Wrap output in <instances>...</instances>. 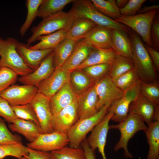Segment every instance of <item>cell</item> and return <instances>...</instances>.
<instances>
[{
    "label": "cell",
    "mask_w": 159,
    "mask_h": 159,
    "mask_svg": "<svg viewBox=\"0 0 159 159\" xmlns=\"http://www.w3.org/2000/svg\"><path fill=\"white\" fill-rule=\"evenodd\" d=\"M27 147L22 143L10 144L0 145V158L3 159L7 156H11L20 159L28 154Z\"/></svg>",
    "instance_id": "obj_36"
},
{
    "label": "cell",
    "mask_w": 159,
    "mask_h": 159,
    "mask_svg": "<svg viewBox=\"0 0 159 159\" xmlns=\"http://www.w3.org/2000/svg\"><path fill=\"white\" fill-rule=\"evenodd\" d=\"M112 29L96 25L85 35V39L93 47L112 48Z\"/></svg>",
    "instance_id": "obj_22"
},
{
    "label": "cell",
    "mask_w": 159,
    "mask_h": 159,
    "mask_svg": "<svg viewBox=\"0 0 159 159\" xmlns=\"http://www.w3.org/2000/svg\"><path fill=\"white\" fill-rule=\"evenodd\" d=\"M70 82L77 95L86 91L95 84V81L81 69H75L71 72Z\"/></svg>",
    "instance_id": "obj_29"
},
{
    "label": "cell",
    "mask_w": 159,
    "mask_h": 159,
    "mask_svg": "<svg viewBox=\"0 0 159 159\" xmlns=\"http://www.w3.org/2000/svg\"><path fill=\"white\" fill-rule=\"evenodd\" d=\"M140 80L124 92L122 96L112 103L107 111L112 114L111 120L119 123L127 116L129 106L140 94Z\"/></svg>",
    "instance_id": "obj_8"
},
{
    "label": "cell",
    "mask_w": 159,
    "mask_h": 159,
    "mask_svg": "<svg viewBox=\"0 0 159 159\" xmlns=\"http://www.w3.org/2000/svg\"><path fill=\"white\" fill-rule=\"evenodd\" d=\"M148 126L139 116L130 113L118 124L110 125L109 129L118 130L120 134L119 141L113 148L114 150L116 152L123 149L125 158H132V155L128 149V142L137 132L140 130L145 132Z\"/></svg>",
    "instance_id": "obj_4"
},
{
    "label": "cell",
    "mask_w": 159,
    "mask_h": 159,
    "mask_svg": "<svg viewBox=\"0 0 159 159\" xmlns=\"http://www.w3.org/2000/svg\"></svg>",
    "instance_id": "obj_53"
},
{
    "label": "cell",
    "mask_w": 159,
    "mask_h": 159,
    "mask_svg": "<svg viewBox=\"0 0 159 159\" xmlns=\"http://www.w3.org/2000/svg\"><path fill=\"white\" fill-rule=\"evenodd\" d=\"M75 19L74 16L72 12L62 10L42 19L38 25L31 29L32 35L27 41L26 46L29 47L40 36L60 30H68Z\"/></svg>",
    "instance_id": "obj_2"
},
{
    "label": "cell",
    "mask_w": 159,
    "mask_h": 159,
    "mask_svg": "<svg viewBox=\"0 0 159 159\" xmlns=\"http://www.w3.org/2000/svg\"><path fill=\"white\" fill-rule=\"evenodd\" d=\"M156 105L143 96L140 94L130 104L128 113L133 114L139 116L147 125L155 121V112Z\"/></svg>",
    "instance_id": "obj_18"
},
{
    "label": "cell",
    "mask_w": 159,
    "mask_h": 159,
    "mask_svg": "<svg viewBox=\"0 0 159 159\" xmlns=\"http://www.w3.org/2000/svg\"><path fill=\"white\" fill-rule=\"evenodd\" d=\"M94 85L77 95V112L80 120L90 117L99 111L97 108L98 97Z\"/></svg>",
    "instance_id": "obj_16"
},
{
    "label": "cell",
    "mask_w": 159,
    "mask_h": 159,
    "mask_svg": "<svg viewBox=\"0 0 159 159\" xmlns=\"http://www.w3.org/2000/svg\"><path fill=\"white\" fill-rule=\"evenodd\" d=\"M112 113L109 111L103 119L91 130V133L86 140L89 146L93 150L98 149L103 159H107L105 152L107 133L109 129V122Z\"/></svg>",
    "instance_id": "obj_14"
},
{
    "label": "cell",
    "mask_w": 159,
    "mask_h": 159,
    "mask_svg": "<svg viewBox=\"0 0 159 159\" xmlns=\"http://www.w3.org/2000/svg\"><path fill=\"white\" fill-rule=\"evenodd\" d=\"M70 73L61 67L55 69L49 77L39 84L38 93L50 99L65 83L70 81Z\"/></svg>",
    "instance_id": "obj_13"
},
{
    "label": "cell",
    "mask_w": 159,
    "mask_h": 159,
    "mask_svg": "<svg viewBox=\"0 0 159 159\" xmlns=\"http://www.w3.org/2000/svg\"><path fill=\"white\" fill-rule=\"evenodd\" d=\"M145 132L149 145L147 159H159V121L148 125Z\"/></svg>",
    "instance_id": "obj_30"
},
{
    "label": "cell",
    "mask_w": 159,
    "mask_h": 159,
    "mask_svg": "<svg viewBox=\"0 0 159 159\" xmlns=\"http://www.w3.org/2000/svg\"><path fill=\"white\" fill-rule=\"evenodd\" d=\"M18 79V75L10 69L0 68V93L15 83Z\"/></svg>",
    "instance_id": "obj_42"
},
{
    "label": "cell",
    "mask_w": 159,
    "mask_h": 159,
    "mask_svg": "<svg viewBox=\"0 0 159 159\" xmlns=\"http://www.w3.org/2000/svg\"><path fill=\"white\" fill-rule=\"evenodd\" d=\"M152 48L158 51L159 49V17L158 13L152 23L150 32Z\"/></svg>",
    "instance_id": "obj_45"
},
{
    "label": "cell",
    "mask_w": 159,
    "mask_h": 159,
    "mask_svg": "<svg viewBox=\"0 0 159 159\" xmlns=\"http://www.w3.org/2000/svg\"><path fill=\"white\" fill-rule=\"evenodd\" d=\"M10 130L22 135L32 143L44 132L40 126L33 122L17 118L9 125Z\"/></svg>",
    "instance_id": "obj_23"
},
{
    "label": "cell",
    "mask_w": 159,
    "mask_h": 159,
    "mask_svg": "<svg viewBox=\"0 0 159 159\" xmlns=\"http://www.w3.org/2000/svg\"><path fill=\"white\" fill-rule=\"evenodd\" d=\"M11 106L18 118L33 122L40 126L35 112L29 103L22 105Z\"/></svg>",
    "instance_id": "obj_39"
},
{
    "label": "cell",
    "mask_w": 159,
    "mask_h": 159,
    "mask_svg": "<svg viewBox=\"0 0 159 159\" xmlns=\"http://www.w3.org/2000/svg\"><path fill=\"white\" fill-rule=\"evenodd\" d=\"M128 1L127 0H116V3L117 7L120 9L124 8Z\"/></svg>",
    "instance_id": "obj_50"
},
{
    "label": "cell",
    "mask_w": 159,
    "mask_h": 159,
    "mask_svg": "<svg viewBox=\"0 0 159 159\" xmlns=\"http://www.w3.org/2000/svg\"><path fill=\"white\" fill-rule=\"evenodd\" d=\"M68 31L60 30L40 36L37 40L39 41V42L29 47L34 49H54L66 38Z\"/></svg>",
    "instance_id": "obj_27"
},
{
    "label": "cell",
    "mask_w": 159,
    "mask_h": 159,
    "mask_svg": "<svg viewBox=\"0 0 159 159\" xmlns=\"http://www.w3.org/2000/svg\"><path fill=\"white\" fill-rule=\"evenodd\" d=\"M140 94L156 105L159 104V85L158 82L147 83L140 80Z\"/></svg>",
    "instance_id": "obj_40"
},
{
    "label": "cell",
    "mask_w": 159,
    "mask_h": 159,
    "mask_svg": "<svg viewBox=\"0 0 159 159\" xmlns=\"http://www.w3.org/2000/svg\"><path fill=\"white\" fill-rule=\"evenodd\" d=\"M110 106L104 105L94 115L78 120L67 134L69 147L75 148L80 147L88 133L104 118Z\"/></svg>",
    "instance_id": "obj_6"
},
{
    "label": "cell",
    "mask_w": 159,
    "mask_h": 159,
    "mask_svg": "<svg viewBox=\"0 0 159 159\" xmlns=\"http://www.w3.org/2000/svg\"><path fill=\"white\" fill-rule=\"evenodd\" d=\"M38 93L35 86L14 85L0 93V96L11 105H19L29 103Z\"/></svg>",
    "instance_id": "obj_11"
},
{
    "label": "cell",
    "mask_w": 159,
    "mask_h": 159,
    "mask_svg": "<svg viewBox=\"0 0 159 159\" xmlns=\"http://www.w3.org/2000/svg\"><path fill=\"white\" fill-rule=\"evenodd\" d=\"M96 24L91 20L83 18H76L68 31L66 38L76 42L84 38L85 35Z\"/></svg>",
    "instance_id": "obj_26"
},
{
    "label": "cell",
    "mask_w": 159,
    "mask_h": 159,
    "mask_svg": "<svg viewBox=\"0 0 159 159\" xmlns=\"http://www.w3.org/2000/svg\"><path fill=\"white\" fill-rule=\"evenodd\" d=\"M50 99L38 93L29 103L34 110L39 125L44 133L54 131L52 125L53 115L49 105Z\"/></svg>",
    "instance_id": "obj_12"
},
{
    "label": "cell",
    "mask_w": 159,
    "mask_h": 159,
    "mask_svg": "<svg viewBox=\"0 0 159 159\" xmlns=\"http://www.w3.org/2000/svg\"><path fill=\"white\" fill-rule=\"evenodd\" d=\"M93 47L84 38L76 42L71 55L61 67L70 72L76 69L87 59Z\"/></svg>",
    "instance_id": "obj_21"
},
{
    "label": "cell",
    "mask_w": 159,
    "mask_h": 159,
    "mask_svg": "<svg viewBox=\"0 0 159 159\" xmlns=\"http://www.w3.org/2000/svg\"><path fill=\"white\" fill-rule=\"evenodd\" d=\"M76 42L67 38L54 49L53 65L54 68L62 67L71 55Z\"/></svg>",
    "instance_id": "obj_28"
},
{
    "label": "cell",
    "mask_w": 159,
    "mask_h": 159,
    "mask_svg": "<svg viewBox=\"0 0 159 159\" xmlns=\"http://www.w3.org/2000/svg\"><path fill=\"white\" fill-rule=\"evenodd\" d=\"M94 86L98 97L97 106L98 110L104 105H110L120 98L124 93L115 85L108 75L95 82Z\"/></svg>",
    "instance_id": "obj_10"
},
{
    "label": "cell",
    "mask_w": 159,
    "mask_h": 159,
    "mask_svg": "<svg viewBox=\"0 0 159 159\" xmlns=\"http://www.w3.org/2000/svg\"><path fill=\"white\" fill-rule=\"evenodd\" d=\"M16 49L26 65L33 71L37 69L43 59L53 50V49H31L26 44L18 41Z\"/></svg>",
    "instance_id": "obj_19"
},
{
    "label": "cell",
    "mask_w": 159,
    "mask_h": 159,
    "mask_svg": "<svg viewBox=\"0 0 159 159\" xmlns=\"http://www.w3.org/2000/svg\"><path fill=\"white\" fill-rule=\"evenodd\" d=\"M69 141L67 134L55 131L40 135L34 141L27 144V147L45 152H52L66 146Z\"/></svg>",
    "instance_id": "obj_9"
},
{
    "label": "cell",
    "mask_w": 159,
    "mask_h": 159,
    "mask_svg": "<svg viewBox=\"0 0 159 159\" xmlns=\"http://www.w3.org/2000/svg\"><path fill=\"white\" fill-rule=\"evenodd\" d=\"M52 159H87L82 148L66 146L50 152Z\"/></svg>",
    "instance_id": "obj_34"
},
{
    "label": "cell",
    "mask_w": 159,
    "mask_h": 159,
    "mask_svg": "<svg viewBox=\"0 0 159 159\" xmlns=\"http://www.w3.org/2000/svg\"><path fill=\"white\" fill-rule=\"evenodd\" d=\"M0 159H1V158H0Z\"/></svg>",
    "instance_id": "obj_52"
},
{
    "label": "cell",
    "mask_w": 159,
    "mask_h": 159,
    "mask_svg": "<svg viewBox=\"0 0 159 159\" xmlns=\"http://www.w3.org/2000/svg\"><path fill=\"white\" fill-rule=\"evenodd\" d=\"M0 117L11 123H13L18 118L9 103L0 96Z\"/></svg>",
    "instance_id": "obj_43"
},
{
    "label": "cell",
    "mask_w": 159,
    "mask_h": 159,
    "mask_svg": "<svg viewBox=\"0 0 159 159\" xmlns=\"http://www.w3.org/2000/svg\"><path fill=\"white\" fill-rule=\"evenodd\" d=\"M18 41L12 37L5 39L0 38V68H8L18 76L21 77L27 75L34 71L26 65L17 51L16 46Z\"/></svg>",
    "instance_id": "obj_5"
},
{
    "label": "cell",
    "mask_w": 159,
    "mask_h": 159,
    "mask_svg": "<svg viewBox=\"0 0 159 159\" xmlns=\"http://www.w3.org/2000/svg\"><path fill=\"white\" fill-rule=\"evenodd\" d=\"M159 5H154L149 6H144L138 11V14H143L159 9Z\"/></svg>",
    "instance_id": "obj_49"
},
{
    "label": "cell",
    "mask_w": 159,
    "mask_h": 159,
    "mask_svg": "<svg viewBox=\"0 0 159 159\" xmlns=\"http://www.w3.org/2000/svg\"><path fill=\"white\" fill-rule=\"evenodd\" d=\"M42 1V0H26L27 14L24 22L19 29V33L21 36L25 35L34 20L37 16L38 10Z\"/></svg>",
    "instance_id": "obj_35"
},
{
    "label": "cell",
    "mask_w": 159,
    "mask_h": 159,
    "mask_svg": "<svg viewBox=\"0 0 159 159\" xmlns=\"http://www.w3.org/2000/svg\"><path fill=\"white\" fill-rule=\"evenodd\" d=\"M157 72L159 70V53L151 47L144 45Z\"/></svg>",
    "instance_id": "obj_47"
},
{
    "label": "cell",
    "mask_w": 159,
    "mask_h": 159,
    "mask_svg": "<svg viewBox=\"0 0 159 159\" xmlns=\"http://www.w3.org/2000/svg\"><path fill=\"white\" fill-rule=\"evenodd\" d=\"M95 7L102 14L110 19L115 20L121 16L120 9L116 0H91Z\"/></svg>",
    "instance_id": "obj_33"
},
{
    "label": "cell",
    "mask_w": 159,
    "mask_h": 159,
    "mask_svg": "<svg viewBox=\"0 0 159 159\" xmlns=\"http://www.w3.org/2000/svg\"><path fill=\"white\" fill-rule=\"evenodd\" d=\"M116 55L112 48H101L93 47L87 59L76 69H81L96 64H111Z\"/></svg>",
    "instance_id": "obj_25"
},
{
    "label": "cell",
    "mask_w": 159,
    "mask_h": 159,
    "mask_svg": "<svg viewBox=\"0 0 159 159\" xmlns=\"http://www.w3.org/2000/svg\"><path fill=\"white\" fill-rule=\"evenodd\" d=\"M53 50L42 61L37 69L30 74L18 79L24 85L38 87L40 83L49 77L55 69L53 65Z\"/></svg>",
    "instance_id": "obj_17"
},
{
    "label": "cell",
    "mask_w": 159,
    "mask_h": 159,
    "mask_svg": "<svg viewBox=\"0 0 159 159\" xmlns=\"http://www.w3.org/2000/svg\"><path fill=\"white\" fill-rule=\"evenodd\" d=\"M110 64L103 63L90 65L81 69L95 83L108 75Z\"/></svg>",
    "instance_id": "obj_38"
},
{
    "label": "cell",
    "mask_w": 159,
    "mask_h": 159,
    "mask_svg": "<svg viewBox=\"0 0 159 159\" xmlns=\"http://www.w3.org/2000/svg\"><path fill=\"white\" fill-rule=\"evenodd\" d=\"M130 34L134 69L139 79L147 83L158 82L157 71L140 37L134 32Z\"/></svg>",
    "instance_id": "obj_1"
},
{
    "label": "cell",
    "mask_w": 159,
    "mask_h": 159,
    "mask_svg": "<svg viewBox=\"0 0 159 159\" xmlns=\"http://www.w3.org/2000/svg\"><path fill=\"white\" fill-rule=\"evenodd\" d=\"M158 10L130 16H121L115 20L132 29L139 35L148 46L151 47L150 36L151 26Z\"/></svg>",
    "instance_id": "obj_7"
},
{
    "label": "cell",
    "mask_w": 159,
    "mask_h": 159,
    "mask_svg": "<svg viewBox=\"0 0 159 159\" xmlns=\"http://www.w3.org/2000/svg\"><path fill=\"white\" fill-rule=\"evenodd\" d=\"M125 31L117 29H112V48L117 54L132 59V55L130 39Z\"/></svg>",
    "instance_id": "obj_24"
},
{
    "label": "cell",
    "mask_w": 159,
    "mask_h": 159,
    "mask_svg": "<svg viewBox=\"0 0 159 159\" xmlns=\"http://www.w3.org/2000/svg\"><path fill=\"white\" fill-rule=\"evenodd\" d=\"M74 0H42L38 11L37 16L44 19L62 10L64 7Z\"/></svg>",
    "instance_id": "obj_31"
},
{
    "label": "cell",
    "mask_w": 159,
    "mask_h": 159,
    "mask_svg": "<svg viewBox=\"0 0 159 159\" xmlns=\"http://www.w3.org/2000/svg\"><path fill=\"white\" fill-rule=\"evenodd\" d=\"M1 46L0 45V56L1 54Z\"/></svg>",
    "instance_id": "obj_51"
},
{
    "label": "cell",
    "mask_w": 159,
    "mask_h": 159,
    "mask_svg": "<svg viewBox=\"0 0 159 159\" xmlns=\"http://www.w3.org/2000/svg\"><path fill=\"white\" fill-rule=\"evenodd\" d=\"M112 79L115 85L124 92L140 80L134 68Z\"/></svg>",
    "instance_id": "obj_37"
},
{
    "label": "cell",
    "mask_w": 159,
    "mask_h": 159,
    "mask_svg": "<svg viewBox=\"0 0 159 159\" xmlns=\"http://www.w3.org/2000/svg\"><path fill=\"white\" fill-rule=\"evenodd\" d=\"M134 68L132 59L117 54L110 64L108 75L113 79Z\"/></svg>",
    "instance_id": "obj_32"
},
{
    "label": "cell",
    "mask_w": 159,
    "mask_h": 159,
    "mask_svg": "<svg viewBox=\"0 0 159 159\" xmlns=\"http://www.w3.org/2000/svg\"><path fill=\"white\" fill-rule=\"evenodd\" d=\"M22 143L21 138L14 135L7 127L4 120L0 117V145L10 144Z\"/></svg>",
    "instance_id": "obj_41"
},
{
    "label": "cell",
    "mask_w": 159,
    "mask_h": 159,
    "mask_svg": "<svg viewBox=\"0 0 159 159\" xmlns=\"http://www.w3.org/2000/svg\"><path fill=\"white\" fill-rule=\"evenodd\" d=\"M76 18L89 19L96 25L112 29L124 31L130 34L131 31L126 26L105 16L94 6L91 0H74L70 11Z\"/></svg>",
    "instance_id": "obj_3"
},
{
    "label": "cell",
    "mask_w": 159,
    "mask_h": 159,
    "mask_svg": "<svg viewBox=\"0 0 159 159\" xmlns=\"http://www.w3.org/2000/svg\"><path fill=\"white\" fill-rule=\"evenodd\" d=\"M28 154L26 156L27 159H52L50 152L36 150L28 147Z\"/></svg>",
    "instance_id": "obj_46"
},
{
    "label": "cell",
    "mask_w": 159,
    "mask_h": 159,
    "mask_svg": "<svg viewBox=\"0 0 159 159\" xmlns=\"http://www.w3.org/2000/svg\"><path fill=\"white\" fill-rule=\"evenodd\" d=\"M145 0H130L126 5L120 9L121 16H130L135 15L140 9Z\"/></svg>",
    "instance_id": "obj_44"
},
{
    "label": "cell",
    "mask_w": 159,
    "mask_h": 159,
    "mask_svg": "<svg viewBox=\"0 0 159 159\" xmlns=\"http://www.w3.org/2000/svg\"><path fill=\"white\" fill-rule=\"evenodd\" d=\"M81 145L85 151L87 159H95V150L89 146L85 139L82 141Z\"/></svg>",
    "instance_id": "obj_48"
},
{
    "label": "cell",
    "mask_w": 159,
    "mask_h": 159,
    "mask_svg": "<svg viewBox=\"0 0 159 159\" xmlns=\"http://www.w3.org/2000/svg\"><path fill=\"white\" fill-rule=\"evenodd\" d=\"M79 120L76 99L70 104L53 115L52 125L54 130L67 134Z\"/></svg>",
    "instance_id": "obj_15"
},
{
    "label": "cell",
    "mask_w": 159,
    "mask_h": 159,
    "mask_svg": "<svg viewBox=\"0 0 159 159\" xmlns=\"http://www.w3.org/2000/svg\"><path fill=\"white\" fill-rule=\"evenodd\" d=\"M76 97L70 81L66 82L50 99V107L52 115L70 104Z\"/></svg>",
    "instance_id": "obj_20"
}]
</instances>
